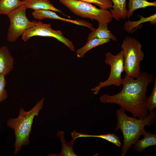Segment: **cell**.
I'll return each instance as SVG.
<instances>
[{
  "instance_id": "obj_7",
  "label": "cell",
  "mask_w": 156,
  "mask_h": 156,
  "mask_svg": "<svg viewBox=\"0 0 156 156\" xmlns=\"http://www.w3.org/2000/svg\"><path fill=\"white\" fill-rule=\"evenodd\" d=\"M27 8L22 5L12 11L7 16L10 21L7 35V39L10 42L16 41L33 24L27 18L26 14Z\"/></svg>"
},
{
  "instance_id": "obj_19",
  "label": "cell",
  "mask_w": 156,
  "mask_h": 156,
  "mask_svg": "<svg viewBox=\"0 0 156 156\" xmlns=\"http://www.w3.org/2000/svg\"><path fill=\"white\" fill-rule=\"evenodd\" d=\"M110 40L108 39L94 38L87 42L83 47L79 48L76 51L77 57L82 58L88 51L96 46L109 42Z\"/></svg>"
},
{
  "instance_id": "obj_8",
  "label": "cell",
  "mask_w": 156,
  "mask_h": 156,
  "mask_svg": "<svg viewBox=\"0 0 156 156\" xmlns=\"http://www.w3.org/2000/svg\"><path fill=\"white\" fill-rule=\"evenodd\" d=\"M33 25L21 36V39L26 42L34 36L53 38L62 43L70 50L74 51L75 47L73 42L65 37L60 30H55L51 27V23H44L40 21H32Z\"/></svg>"
},
{
  "instance_id": "obj_4",
  "label": "cell",
  "mask_w": 156,
  "mask_h": 156,
  "mask_svg": "<svg viewBox=\"0 0 156 156\" xmlns=\"http://www.w3.org/2000/svg\"><path fill=\"white\" fill-rule=\"evenodd\" d=\"M121 48L126 75L137 78L141 72L140 63L144 56L142 44L135 38L127 36L122 41Z\"/></svg>"
},
{
  "instance_id": "obj_6",
  "label": "cell",
  "mask_w": 156,
  "mask_h": 156,
  "mask_svg": "<svg viewBox=\"0 0 156 156\" xmlns=\"http://www.w3.org/2000/svg\"><path fill=\"white\" fill-rule=\"evenodd\" d=\"M104 61L105 63L110 66V71L107 79L104 82L99 83L97 86L92 89L93 94H97L103 88L112 85L120 86L122 84L123 79L121 77L122 73L124 71V60L122 50L115 55L110 52L105 53Z\"/></svg>"
},
{
  "instance_id": "obj_21",
  "label": "cell",
  "mask_w": 156,
  "mask_h": 156,
  "mask_svg": "<svg viewBox=\"0 0 156 156\" xmlns=\"http://www.w3.org/2000/svg\"><path fill=\"white\" fill-rule=\"evenodd\" d=\"M146 105L148 110L153 111L156 107V77H155L154 86L150 95L146 100Z\"/></svg>"
},
{
  "instance_id": "obj_3",
  "label": "cell",
  "mask_w": 156,
  "mask_h": 156,
  "mask_svg": "<svg viewBox=\"0 0 156 156\" xmlns=\"http://www.w3.org/2000/svg\"><path fill=\"white\" fill-rule=\"evenodd\" d=\"M44 100V98H42L31 109L28 111L23 108H20L17 118H11L7 120V126L13 129L14 132V155L21 150L23 146H27L29 144V135L34 118L38 115L43 107Z\"/></svg>"
},
{
  "instance_id": "obj_1",
  "label": "cell",
  "mask_w": 156,
  "mask_h": 156,
  "mask_svg": "<svg viewBox=\"0 0 156 156\" xmlns=\"http://www.w3.org/2000/svg\"><path fill=\"white\" fill-rule=\"evenodd\" d=\"M153 78V74L145 71L140 72L135 79L125 75L120 92L113 95L103 94L100 100L103 103L117 104L125 111L131 113L133 117L143 119L148 114L146 105V93Z\"/></svg>"
},
{
  "instance_id": "obj_2",
  "label": "cell",
  "mask_w": 156,
  "mask_h": 156,
  "mask_svg": "<svg viewBox=\"0 0 156 156\" xmlns=\"http://www.w3.org/2000/svg\"><path fill=\"white\" fill-rule=\"evenodd\" d=\"M117 122L115 131L119 129L124 138L123 144L122 147L120 155L125 156L129 149L134 145L142 135L146 129V126L152 125L154 122L156 113L151 111L145 118L139 119L127 115L125 111L120 107L116 111Z\"/></svg>"
},
{
  "instance_id": "obj_12",
  "label": "cell",
  "mask_w": 156,
  "mask_h": 156,
  "mask_svg": "<svg viewBox=\"0 0 156 156\" xmlns=\"http://www.w3.org/2000/svg\"><path fill=\"white\" fill-rule=\"evenodd\" d=\"M138 16L140 18L139 20L126 21L124 26V29L127 32L133 33L136 30L141 28L142 23L149 22L151 25H155L156 23V14H155L148 17H144L140 15Z\"/></svg>"
},
{
  "instance_id": "obj_20",
  "label": "cell",
  "mask_w": 156,
  "mask_h": 156,
  "mask_svg": "<svg viewBox=\"0 0 156 156\" xmlns=\"http://www.w3.org/2000/svg\"><path fill=\"white\" fill-rule=\"evenodd\" d=\"M22 5L23 2L21 0H0V15H7Z\"/></svg>"
},
{
  "instance_id": "obj_5",
  "label": "cell",
  "mask_w": 156,
  "mask_h": 156,
  "mask_svg": "<svg viewBox=\"0 0 156 156\" xmlns=\"http://www.w3.org/2000/svg\"><path fill=\"white\" fill-rule=\"evenodd\" d=\"M59 2L77 16L95 20L98 23L111 22L112 17L108 10L98 8L91 3L79 0H59Z\"/></svg>"
},
{
  "instance_id": "obj_16",
  "label": "cell",
  "mask_w": 156,
  "mask_h": 156,
  "mask_svg": "<svg viewBox=\"0 0 156 156\" xmlns=\"http://www.w3.org/2000/svg\"><path fill=\"white\" fill-rule=\"evenodd\" d=\"M64 132L63 131H59L57 133V136L60 138L62 144V150L61 152L58 155L49 154V156H77L74 152L73 146L75 139L72 138L70 142H67L64 137Z\"/></svg>"
},
{
  "instance_id": "obj_13",
  "label": "cell",
  "mask_w": 156,
  "mask_h": 156,
  "mask_svg": "<svg viewBox=\"0 0 156 156\" xmlns=\"http://www.w3.org/2000/svg\"><path fill=\"white\" fill-rule=\"evenodd\" d=\"M108 24L99 23L98 28L91 31L88 35L87 42L94 38L108 39L114 41H117L116 36L108 29Z\"/></svg>"
},
{
  "instance_id": "obj_18",
  "label": "cell",
  "mask_w": 156,
  "mask_h": 156,
  "mask_svg": "<svg viewBox=\"0 0 156 156\" xmlns=\"http://www.w3.org/2000/svg\"><path fill=\"white\" fill-rule=\"evenodd\" d=\"M127 18L128 19L132 16L133 12L140 8H144L147 7L156 6V1L149 2L148 0H128Z\"/></svg>"
},
{
  "instance_id": "obj_9",
  "label": "cell",
  "mask_w": 156,
  "mask_h": 156,
  "mask_svg": "<svg viewBox=\"0 0 156 156\" xmlns=\"http://www.w3.org/2000/svg\"><path fill=\"white\" fill-rule=\"evenodd\" d=\"M32 14L34 18L38 20H42L44 18L56 19L87 27L91 30H93L94 28L91 23L85 20L79 19L73 20L63 18L57 14L54 11L51 10H34Z\"/></svg>"
},
{
  "instance_id": "obj_14",
  "label": "cell",
  "mask_w": 156,
  "mask_h": 156,
  "mask_svg": "<svg viewBox=\"0 0 156 156\" xmlns=\"http://www.w3.org/2000/svg\"><path fill=\"white\" fill-rule=\"evenodd\" d=\"M142 136L143 138L139 139L134 144V150L139 152H143L146 148L156 145V135L152 133L146 129Z\"/></svg>"
},
{
  "instance_id": "obj_22",
  "label": "cell",
  "mask_w": 156,
  "mask_h": 156,
  "mask_svg": "<svg viewBox=\"0 0 156 156\" xmlns=\"http://www.w3.org/2000/svg\"><path fill=\"white\" fill-rule=\"evenodd\" d=\"M93 3L99 6L100 8L108 10L112 8V3L111 0H79Z\"/></svg>"
},
{
  "instance_id": "obj_23",
  "label": "cell",
  "mask_w": 156,
  "mask_h": 156,
  "mask_svg": "<svg viewBox=\"0 0 156 156\" xmlns=\"http://www.w3.org/2000/svg\"><path fill=\"white\" fill-rule=\"evenodd\" d=\"M5 77L3 75L0 76V103L5 100L8 97V93L5 89L6 82Z\"/></svg>"
},
{
  "instance_id": "obj_15",
  "label": "cell",
  "mask_w": 156,
  "mask_h": 156,
  "mask_svg": "<svg viewBox=\"0 0 156 156\" xmlns=\"http://www.w3.org/2000/svg\"><path fill=\"white\" fill-rule=\"evenodd\" d=\"M112 5L109 9L111 16L117 21L127 18V10L126 8V0H111Z\"/></svg>"
},
{
  "instance_id": "obj_10",
  "label": "cell",
  "mask_w": 156,
  "mask_h": 156,
  "mask_svg": "<svg viewBox=\"0 0 156 156\" xmlns=\"http://www.w3.org/2000/svg\"><path fill=\"white\" fill-rule=\"evenodd\" d=\"M14 60L5 46L0 47V76L8 74L13 69Z\"/></svg>"
},
{
  "instance_id": "obj_11",
  "label": "cell",
  "mask_w": 156,
  "mask_h": 156,
  "mask_svg": "<svg viewBox=\"0 0 156 156\" xmlns=\"http://www.w3.org/2000/svg\"><path fill=\"white\" fill-rule=\"evenodd\" d=\"M23 5L27 8H30L34 10H52L60 13L66 16L59 9L54 7L49 0H21Z\"/></svg>"
},
{
  "instance_id": "obj_17",
  "label": "cell",
  "mask_w": 156,
  "mask_h": 156,
  "mask_svg": "<svg viewBox=\"0 0 156 156\" xmlns=\"http://www.w3.org/2000/svg\"><path fill=\"white\" fill-rule=\"evenodd\" d=\"M72 138L75 139L79 137H94L100 138L111 142L118 147H120L121 143L119 138L114 134L108 133L100 135H90L82 134L77 132L75 130L71 133Z\"/></svg>"
}]
</instances>
